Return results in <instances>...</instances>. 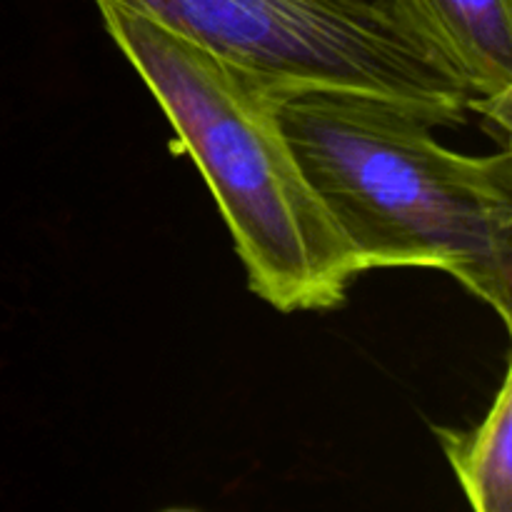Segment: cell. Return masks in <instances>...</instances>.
<instances>
[{
    "mask_svg": "<svg viewBox=\"0 0 512 512\" xmlns=\"http://www.w3.org/2000/svg\"><path fill=\"white\" fill-rule=\"evenodd\" d=\"M280 125L305 178L348 238L360 273L433 268L512 313V153L465 155L433 135L448 120L365 90L295 85Z\"/></svg>",
    "mask_w": 512,
    "mask_h": 512,
    "instance_id": "6da1fadb",
    "label": "cell"
},
{
    "mask_svg": "<svg viewBox=\"0 0 512 512\" xmlns=\"http://www.w3.org/2000/svg\"><path fill=\"white\" fill-rule=\"evenodd\" d=\"M95 3L218 200L250 293L278 313L343 305L363 273L280 125L295 85L230 63L113 0Z\"/></svg>",
    "mask_w": 512,
    "mask_h": 512,
    "instance_id": "7a4b0ae2",
    "label": "cell"
},
{
    "mask_svg": "<svg viewBox=\"0 0 512 512\" xmlns=\"http://www.w3.org/2000/svg\"><path fill=\"white\" fill-rule=\"evenodd\" d=\"M235 65L290 85L365 90L460 125L468 85L388 0H113Z\"/></svg>",
    "mask_w": 512,
    "mask_h": 512,
    "instance_id": "3957f363",
    "label": "cell"
},
{
    "mask_svg": "<svg viewBox=\"0 0 512 512\" xmlns=\"http://www.w3.org/2000/svg\"><path fill=\"white\" fill-rule=\"evenodd\" d=\"M473 95L483 113L510 133L512 0H388Z\"/></svg>",
    "mask_w": 512,
    "mask_h": 512,
    "instance_id": "277c9868",
    "label": "cell"
},
{
    "mask_svg": "<svg viewBox=\"0 0 512 512\" xmlns=\"http://www.w3.org/2000/svg\"><path fill=\"white\" fill-rule=\"evenodd\" d=\"M445 458L475 512L512 510V368L473 430L435 428Z\"/></svg>",
    "mask_w": 512,
    "mask_h": 512,
    "instance_id": "5b68a950",
    "label": "cell"
}]
</instances>
